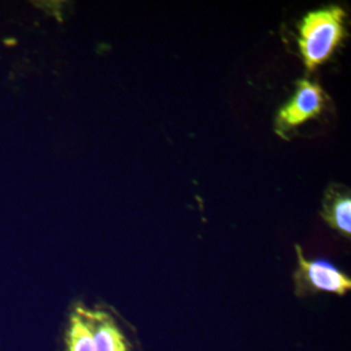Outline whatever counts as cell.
<instances>
[{
  "label": "cell",
  "instance_id": "6da1fadb",
  "mask_svg": "<svg viewBox=\"0 0 351 351\" xmlns=\"http://www.w3.org/2000/svg\"><path fill=\"white\" fill-rule=\"evenodd\" d=\"M346 13L339 7L310 12L300 25L298 45L308 71L326 62L345 37Z\"/></svg>",
  "mask_w": 351,
  "mask_h": 351
},
{
  "label": "cell",
  "instance_id": "3957f363",
  "mask_svg": "<svg viewBox=\"0 0 351 351\" xmlns=\"http://www.w3.org/2000/svg\"><path fill=\"white\" fill-rule=\"evenodd\" d=\"M82 308L94 336L95 351H138L125 323L111 308L86 306Z\"/></svg>",
  "mask_w": 351,
  "mask_h": 351
},
{
  "label": "cell",
  "instance_id": "7a4b0ae2",
  "mask_svg": "<svg viewBox=\"0 0 351 351\" xmlns=\"http://www.w3.org/2000/svg\"><path fill=\"white\" fill-rule=\"evenodd\" d=\"M298 269L294 275L297 295L326 291L343 297L350 291V277L341 272L333 264L324 261H307L301 247L297 246Z\"/></svg>",
  "mask_w": 351,
  "mask_h": 351
},
{
  "label": "cell",
  "instance_id": "5b68a950",
  "mask_svg": "<svg viewBox=\"0 0 351 351\" xmlns=\"http://www.w3.org/2000/svg\"><path fill=\"white\" fill-rule=\"evenodd\" d=\"M64 351H95V342L84 314L82 304H75L66 319L63 335Z\"/></svg>",
  "mask_w": 351,
  "mask_h": 351
},
{
  "label": "cell",
  "instance_id": "277c9868",
  "mask_svg": "<svg viewBox=\"0 0 351 351\" xmlns=\"http://www.w3.org/2000/svg\"><path fill=\"white\" fill-rule=\"evenodd\" d=\"M326 104V94L319 85L302 80L291 101L285 104L276 117V132L284 136L291 128L301 125L317 116Z\"/></svg>",
  "mask_w": 351,
  "mask_h": 351
},
{
  "label": "cell",
  "instance_id": "8992f818",
  "mask_svg": "<svg viewBox=\"0 0 351 351\" xmlns=\"http://www.w3.org/2000/svg\"><path fill=\"white\" fill-rule=\"evenodd\" d=\"M323 217L333 229L339 230L343 236L350 237L351 233V199L349 195L339 194L333 195L324 204Z\"/></svg>",
  "mask_w": 351,
  "mask_h": 351
}]
</instances>
